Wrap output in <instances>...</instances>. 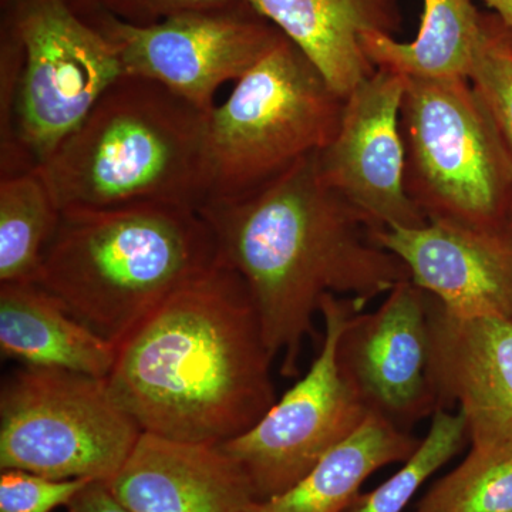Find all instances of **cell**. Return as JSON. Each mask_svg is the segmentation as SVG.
Segmentation results:
<instances>
[{"mask_svg":"<svg viewBox=\"0 0 512 512\" xmlns=\"http://www.w3.org/2000/svg\"><path fill=\"white\" fill-rule=\"evenodd\" d=\"M420 440L380 414L365 423L285 493L255 501L248 512H346L367 478L380 468L404 463Z\"/></svg>","mask_w":512,"mask_h":512,"instance_id":"ac0fdd59","label":"cell"},{"mask_svg":"<svg viewBox=\"0 0 512 512\" xmlns=\"http://www.w3.org/2000/svg\"><path fill=\"white\" fill-rule=\"evenodd\" d=\"M0 349L26 367L107 379L119 346L70 315L37 284L0 285Z\"/></svg>","mask_w":512,"mask_h":512,"instance_id":"e0dca14e","label":"cell"},{"mask_svg":"<svg viewBox=\"0 0 512 512\" xmlns=\"http://www.w3.org/2000/svg\"><path fill=\"white\" fill-rule=\"evenodd\" d=\"M208 116L156 82L121 77L36 168L60 211L210 200Z\"/></svg>","mask_w":512,"mask_h":512,"instance_id":"277c9868","label":"cell"},{"mask_svg":"<svg viewBox=\"0 0 512 512\" xmlns=\"http://www.w3.org/2000/svg\"><path fill=\"white\" fill-rule=\"evenodd\" d=\"M414 512H512V441L471 446Z\"/></svg>","mask_w":512,"mask_h":512,"instance_id":"44dd1931","label":"cell"},{"mask_svg":"<svg viewBox=\"0 0 512 512\" xmlns=\"http://www.w3.org/2000/svg\"><path fill=\"white\" fill-rule=\"evenodd\" d=\"M291 40L342 97L375 73L367 35L393 36L402 25L397 0H242Z\"/></svg>","mask_w":512,"mask_h":512,"instance_id":"2e32d148","label":"cell"},{"mask_svg":"<svg viewBox=\"0 0 512 512\" xmlns=\"http://www.w3.org/2000/svg\"><path fill=\"white\" fill-rule=\"evenodd\" d=\"M468 441L463 414L437 410L429 433L403 467L375 490L357 495L346 512H404L424 483L456 457Z\"/></svg>","mask_w":512,"mask_h":512,"instance_id":"7402d4cb","label":"cell"},{"mask_svg":"<svg viewBox=\"0 0 512 512\" xmlns=\"http://www.w3.org/2000/svg\"><path fill=\"white\" fill-rule=\"evenodd\" d=\"M481 2L495 10L498 19L512 35V0H481Z\"/></svg>","mask_w":512,"mask_h":512,"instance_id":"83f0119b","label":"cell"},{"mask_svg":"<svg viewBox=\"0 0 512 512\" xmlns=\"http://www.w3.org/2000/svg\"><path fill=\"white\" fill-rule=\"evenodd\" d=\"M62 211L35 170L0 181V282L37 284Z\"/></svg>","mask_w":512,"mask_h":512,"instance_id":"ffe728a7","label":"cell"},{"mask_svg":"<svg viewBox=\"0 0 512 512\" xmlns=\"http://www.w3.org/2000/svg\"><path fill=\"white\" fill-rule=\"evenodd\" d=\"M362 309L355 299L323 296L325 336L308 373L252 429L220 444L247 474L256 501L289 490L369 416L338 360L343 329Z\"/></svg>","mask_w":512,"mask_h":512,"instance_id":"9c48e42d","label":"cell"},{"mask_svg":"<svg viewBox=\"0 0 512 512\" xmlns=\"http://www.w3.org/2000/svg\"><path fill=\"white\" fill-rule=\"evenodd\" d=\"M316 154L242 200L200 208L220 261L251 293L266 345L282 355L284 377L299 373L323 296H345L365 308L410 279L369 222L323 183Z\"/></svg>","mask_w":512,"mask_h":512,"instance_id":"6da1fadb","label":"cell"},{"mask_svg":"<svg viewBox=\"0 0 512 512\" xmlns=\"http://www.w3.org/2000/svg\"><path fill=\"white\" fill-rule=\"evenodd\" d=\"M274 359L247 285L220 261L121 343L107 384L143 433L221 444L278 400Z\"/></svg>","mask_w":512,"mask_h":512,"instance_id":"7a4b0ae2","label":"cell"},{"mask_svg":"<svg viewBox=\"0 0 512 512\" xmlns=\"http://www.w3.org/2000/svg\"><path fill=\"white\" fill-rule=\"evenodd\" d=\"M416 39L399 42L393 36L367 35L365 52L373 66L404 77H468L483 19L473 0H423Z\"/></svg>","mask_w":512,"mask_h":512,"instance_id":"d6986e66","label":"cell"},{"mask_svg":"<svg viewBox=\"0 0 512 512\" xmlns=\"http://www.w3.org/2000/svg\"><path fill=\"white\" fill-rule=\"evenodd\" d=\"M504 231L512 238V198L510 207H508L507 215H505Z\"/></svg>","mask_w":512,"mask_h":512,"instance_id":"f1b7e54d","label":"cell"},{"mask_svg":"<svg viewBox=\"0 0 512 512\" xmlns=\"http://www.w3.org/2000/svg\"><path fill=\"white\" fill-rule=\"evenodd\" d=\"M338 360L370 412L400 429L439 410L430 373L429 295L412 279L394 286L375 311L352 316Z\"/></svg>","mask_w":512,"mask_h":512,"instance_id":"7c38bea8","label":"cell"},{"mask_svg":"<svg viewBox=\"0 0 512 512\" xmlns=\"http://www.w3.org/2000/svg\"><path fill=\"white\" fill-rule=\"evenodd\" d=\"M239 2L241 0H126L119 18L147 25L183 13L227 9Z\"/></svg>","mask_w":512,"mask_h":512,"instance_id":"d4e9b609","label":"cell"},{"mask_svg":"<svg viewBox=\"0 0 512 512\" xmlns=\"http://www.w3.org/2000/svg\"><path fill=\"white\" fill-rule=\"evenodd\" d=\"M430 373L439 409L457 406L471 446L512 441V318L458 315L429 295Z\"/></svg>","mask_w":512,"mask_h":512,"instance_id":"4fadbf2b","label":"cell"},{"mask_svg":"<svg viewBox=\"0 0 512 512\" xmlns=\"http://www.w3.org/2000/svg\"><path fill=\"white\" fill-rule=\"evenodd\" d=\"M468 79L483 100L512 160V35L503 23L483 19Z\"/></svg>","mask_w":512,"mask_h":512,"instance_id":"603a6c76","label":"cell"},{"mask_svg":"<svg viewBox=\"0 0 512 512\" xmlns=\"http://www.w3.org/2000/svg\"><path fill=\"white\" fill-rule=\"evenodd\" d=\"M343 106L345 97L282 37L208 116L207 202L242 200L322 151Z\"/></svg>","mask_w":512,"mask_h":512,"instance_id":"8992f818","label":"cell"},{"mask_svg":"<svg viewBox=\"0 0 512 512\" xmlns=\"http://www.w3.org/2000/svg\"><path fill=\"white\" fill-rule=\"evenodd\" d=\"M89 20L116 47L126 76L161 84L205 113L222 84L238 82L284 37L242 0L147 25L109 13Z\"/></svg>","mask_w":512,"mask_h":512,"instance_id":"30bf717a","label":"cell"},{"mask_svg":"<svg viewBox=\"0 0 512 512\" xmlns=\"http://www.w3.org/2000/svg\"><path fill=\"white\" fill-rule=\"evenodd\" d=\"M93 480H56L23 470H2L0 512H53L67 507Z\"/></svg>","mask_w":512,"mask_h":512,"instance_id":"cb8c5ba5","label":"cell"},{"mask_svg":"<svg viewBox=\"0 0 512 512\" xmlns=\"http://www.w3.org/2000/svg\"><path fill=\"white\" fill-rule=\"evenodd\" d=\"M62 2L72 8L77 15L89 20L104 13L119 18L126 0H62Z\"/></svg>","mask_w":512,"mask_h":512,"instance_id":"4316f807","label":"cell"},{"mask_svg":"<svg viewBox=\"0 0 512 512\" xmlns=\"http://www.w3.org/2000/svg\"><path fill=\"white\" fill-rule=\"evenodd\" d=\"M69 512H131L114 497L104 481H92L67 505Z\"/></svg>","mask_w":512,"mask_h":512,"instance_id":"484cf974","label":"cell"},{"mask_svg":"<svg viewBox=\"0 0 512 512\" xmlns=\"http://www.w3.org/2000/svg\"><path fill=\"white\" fill-rule=\"evenodd\" d=\"M2 52V177L36 170L126 76L116 47L62 0H13Z\"/></svg>","mask_w":512,"mask_h":512,"instance_id":"5b68a950","label":"cell"},{"mask_svg":"<svg viewBox=\"0 0 512 512\" xmlns=\"http://www.w3.org/2000/svg\"><path fill=\"white\" fill-rule=\"evenodd\" d=\"M218 264L214 232L192 208L66 210L37 285L120 346L174 293Z\"/></svg>","mask_w":512,"mask_h":512,"instance_id":"3957f363","label":"cell"},{"mask_svg":"<svg viewBox=\"0 0 512 512\" xmlns=\"http://www.w3.org/2000/svg\"><path fill=\"white\" fill-rule=\"evenodd\" d=\"M131 512H248L254 488L220 444L143 433L109 483Z\"/></svg>","mask_w":512,"mask_h":512,"instance_id":"9a60e30c","label":"cell"},{"mask_svg":"<svg viewBox=\"0 0 512 512\" xmlns=\"http://www.w3.org/2000/svg\"><path fill=\"white\" fill-rule=\"evenodd\" d=\"M404 185L427 221L504 229L512 160L468 77H406Z\"/></svg>","mask_w":512,"mask_h":512,"instance_id":"52a82bcc","label":"cell"},{"mask_svg":"<svg viewBox=\"0 0 512 512\" xmlns=\"http://www.w3.org/2000/svg\"><path fill=\"white\" fill-rule=\"evenodd\" d=\"M143 430L107 379L26 367L0 394V468L109 483Z\"/></svg>","mask_w":512,"mask_h":512,"instance_id":"ba28073f","label":"cell"},{"mask_svg":"<svg viewBox=\"0 0 512 512\" xmlns=\"http://www.w3.org/2000/svg\"><path fill=\"white\" fill-rule=\"evenodd\" d=\"M375 238L402 259L413 284L448 312L512 318V238L504 229L427 221L423 227L375 231Z\"/></svg>","mask_w":512,"mask_h":512,"instance_id":"5bb4252c","label":"cell"},{"mask_svg":"<svg viewBox=\"0 0 512 512\" xmlns=\"http://www.w3.org/2000/svg\"><path fill=\"white\" fill-rule=\"evenodd\" d=\"M404 87L403 74L377 67L346 97L335 137L316 154L323 183L375 231L427 224L404 185Z\"/></svg>","mask_w":512,"mask_h":512,"instance_id":"8fae6325","label":"cell"}]
</instances>
